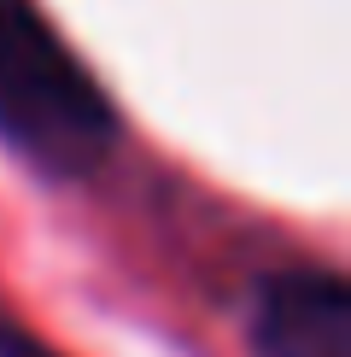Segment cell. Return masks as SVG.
Instances as JSON below:
<instances>
[{
	"instance_id": "1",
	"label": "cell",
	"mask_w": 351,
	"mask_h": 357,
	"mask_svg": "<svg viewBox=\"0 0 351 357\" xmlns=\"http://www.w3.org/2000/svg\"><path fill=\"white\" fill-rule=\"evenodd\" d=\"M0 141L47 176H88L117 146V112L36 0H0Z\"/></svg>"
},
{
	"instance_id": "2",
	"label": "cell",
	"mask_w": 351,
	"mask_h": 357,
	"mask_svg": "<svg viewBox=\"0 0 351 357\" xmlns=\"http://www.w3.org/2000/svg\"><path fill=\"white\" fill-rule=\"evenodd\" d=\"M263 357H351V293L334 270H275L252 299Z\"/></svg>"
},
{
	"instance_id": "3",
	"label": "cell",
	"mask_w": 351,
	"mask_h": 357,
	"mask_svg": "<svg viewBox=\"0 0 351 357\" xmlns=\"http://www.w3.org/2000/svg\"><path fill=\"white\" fill-rule=\"evenodd\" d=\"M0 357H65V351H53L41 334H29L24 322H12V317H0Z\"/></svg>"
}]
</instances>
